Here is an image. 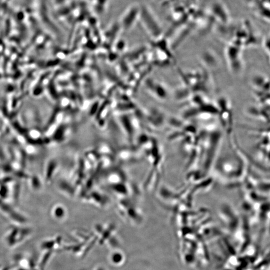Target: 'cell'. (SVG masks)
I'll list each match as a JSON object with an SVG mask.
<instances>
[{
  "label": "cell",
  "mask_w": 270,
  "mask_h": 270,
  "mask_svg": "<svg viewBox=\"0 0 270 270\" xmlns=\"http://www.w3.org/2000/svg\"><path fill=\"white\" fill-rule=\"evenodd\" d=\"M255 90L270 92V80L264 76L257 75L252 80Z\"/></svg>",
  "instance_id": "1"
},
{
  "label": "cell",
  "mask_w": 270,
  "mask_h": 270,
  "mask_svg": "<svg viewBox=\"0 0 270 270\" xmlns=\"http://www.w3.org/2000/svg\"><path fill=\"white\" fill-rule=\"evenodd\" d=\"M264 46L266 50L270 54V36L266 40Z\"/></svg>",
  "instance_id": "2"
}]
</instances>
